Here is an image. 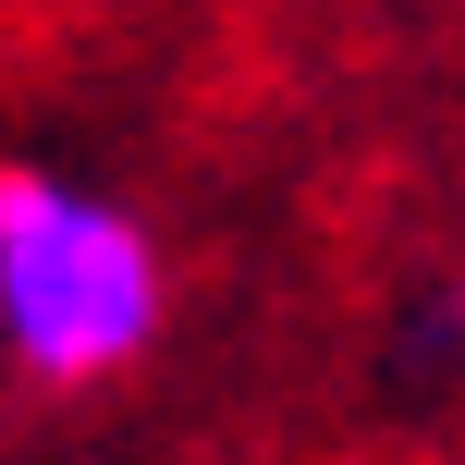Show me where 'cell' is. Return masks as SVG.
<instances>
[{
    "mask_svg": "<svg viewBox=\"0 0 465 465\" xmlns=\"http://www.w3.org/2000/svg\"><path fill=\"white\" fill-rule=\"evenodd\" d=\"M0 319L37 380H98L160 331V257L123 209L13 172L0 184Z\"/></svg>",
    "mask_w": 465,
    "mask_h": 465,
    "instance_id": "6da1fadb",
    "label": "cell"
}]
</instances>
